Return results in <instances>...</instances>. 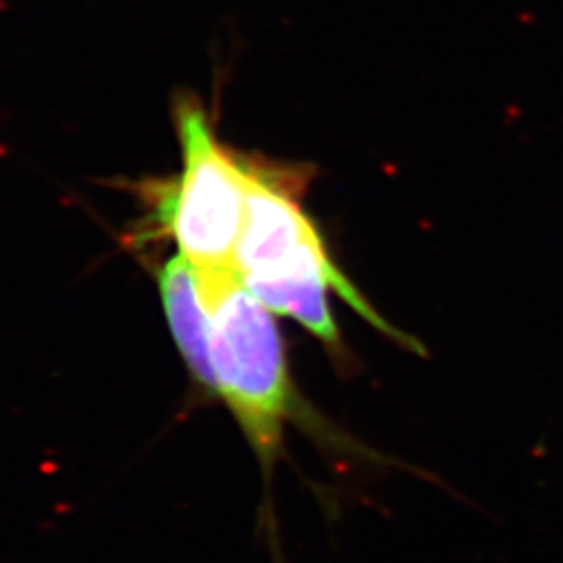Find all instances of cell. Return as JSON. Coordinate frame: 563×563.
I'll return each mask as SVG.
<instances>
[{
	"mask_svg": "<svg viewBox=\"0 0 563 563\" xmlns=\"http://www.w3.org/2000/svg\"><path fill=\"white\" fill-rule=\"evenodd\" d=\"M209 316L218 393L265 465L276 457L282 426L295 413V388L272 311L236 267L195 272Z\"/></svg>",
	"mask_w": 563,
	"mask_h": 563,
	"instance_id": "cell-1",
	"label": "cell"
},
{
	"mask_svg": "<svg viewBox=\"0 0 563 563\" xmlns=\"http://www.w3.org/2000/svg\"><path fill=\"white\" fill-rule=\"evenodd\" d=\"M244 286L272 311L305 325L332 349H341V334L328 302V286L320 282L253 280Z\"/></svg>",
	"mask_w": 563,
	"mask_h": 563,
	"instance_id": "cell-5",
	"label": "cell"
},
{
	"mask_svg": "<svg viewBox=\"0 0 563 563\" xmlns=\"http://www.w3.org/2000/svg\"><path fill=\"white\" fill-rule=\"evenodd\" d=\"M181 174L163 188L157 220L195 272L234 267L246 201V159L218 141L197 101L176 109Z\"/></svg>",
	"mask_w": 563,
	"mask_h": 563,
	"instance_id": "cell-2",
	"label": "cell"
},
{
	"mask_svg": "<svg viewBox=\"0 0 563 563\" xmlns=\"http://www.w3.org/2000/svg\"><path fill=\"white\" fill-rule=\"evenodd\" d=\"M295 188L297 181L288 169L246 162V201L234 253L241 280L320 282L336 290L363 320L411 346V339L384 322L332 262L322 234L295 199Z\"/></svg>",
	"mask_w": 563,
	"mask_h": 563,
	"instance_id": "cell-3",
	"label": "cell"
},
{
	"mask_svg": "<svg viewBox=\"0 0 563 563\" xmlns=\"http://www.w3.org/2000/svg\"><path fill=\"white\" fill-rule=\"evenodd\" d=\"M157 282L165 318L181 360L202 388L218 393V376L209 341V316L202 305L192 265L178 253L163 263Z\"/></svg>",
	"mask_w": 563,
	"mask_h": 563,
	"instance_id": "cell-4",
	"label": "cell"
}]
</instances>
